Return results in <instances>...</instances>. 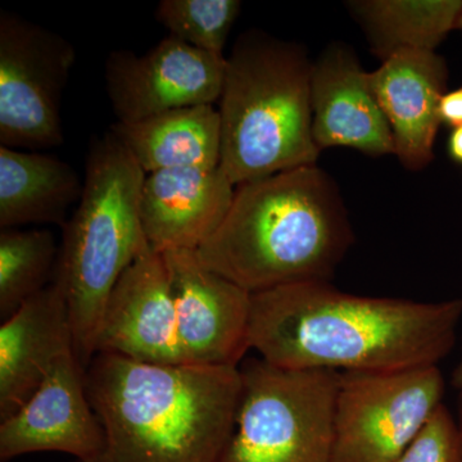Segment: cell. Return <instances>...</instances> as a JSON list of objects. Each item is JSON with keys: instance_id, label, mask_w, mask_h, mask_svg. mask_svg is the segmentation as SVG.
<instances>
[{"instance_id": "1", "label": "cell", "mask_w": 462, "mask_h": 462, "mask_svg": "<svg viewBox=\"0 0 462 462\" xmlns=\"http://www.w3.org/2000/svg\"><path fill=\"white\" fill-rule=\"evenodd\" d=\"M461 318V300L364 297L300 282L252 294L249 346L282 369L400 372L438 366Z\"/></svg>"}, {"instance_id": "2", "label": "cell", "mask_w": 462, "mask_h": 462, "mask_svg": "<svg viewBox=\"0 0 462 462\" xmlns=\"http://www.w3.org/2000/svg\"><path fill=\"white\" fill-rule=\"evenodd\" d=\"M85 388L105 433L102 451L88 462H220L242 376L236 366L97 354L85 370Z\"/></svg>"}, {"instance_id": "3", "label": "cell", "mask_w": 462, "mask_h": 462, "mask_svg": "<svg viewBox=\"0 0 462 462\" xmlns=\"http://www.w3.org/2000/svg\"><path fill=\"white\" fill-rule=\"evenodd\" d=\"M352 242L336 181L315 165L238 185L223 224L196 252L207 269L254 294L329 282Z\"/></svg>"}, {"instance_id": "4", "label": "cell", "mask_w": 462, "mask_h": 462, "mask_svg": "<svg viewBox=\"0 0 462 462\" xmlns=\"http://www.w3.org/2000/svg\"><path fill=\"white\" fill-rule=\"evenodd\" d=\"M311 71L302 47L263 32L234 44L217 111L220 167L236 187L318 162Z\"/></svg>"}, {"instance_id": "5", "label": "cell", "mask_w": 462, "mask_h": 462, "mask_svg": "<svg viewBox=\"0 0 462 462\" xmlns=\"http://www.w3.org/2000/svg\"><path fill=\"white\" fill-rule=\"evenodd\" d=\"M145 176L111 132L91 142L83 194L63 226L53 279L65 291L74 351L84 370L96 356L100 324L115 285L151 247L141 217Z\"/></svg>"}, {"instance_id": "6", "label": "cell", "mask_w": 462, "mask_h": 462, "mask_svg": "<svg viewBox=\"0 0 462 462\" xmlns=\"http://www.w3.org/2000/svg\"><path fill=\"white\" fill-rule=\"evenodd\" d=\"M233 434L220 462H331L339 373L248 358Z\"/></svg>"}, {"instance_id": "7", "label": "cell", "mask_w": 462, "mask_h": 462, "mask_svg": "<svg viewBox=\"0 0 462 462\" xmlns=\"http://www.w3.org/2000/svg\"><path fill=\"white\" fill-rule=\"evenodd\" d=\"M439 367L339 373L331 462H393L442 404Z\"/></svg>"}, {"instance_id": "8", "label": "cell", "mask_w": 462, "mask_h": 462, "mask_svg": "<svg viewBox=\"0 0 462 462\" xmlns=\"http://www.w3.org/2000/svg\"><path fill=\"white\" fill-rule=\"evenodd\" d=\"M76 51L63 36L0 11V145L42 152L65 142L60 100Z\"/></svg>"}, {"instance_id": "9", "label": "cell", "mask_w": 462, "mask_h": 462, "mask_svg": "<svg viewBox=\"0 0 462 462\" xmlns=\"http://www.w3.org/2000/svg\"><path fill=\"white\" fill-rule=\"evenodd\" d=\"M226 57L197 50L169 35L144 54L114 51L105 79L117 123L193 106L215 105L223 91Z\"/></svg>"}, {"instance_id": "10", "label": "cell", "mask_w": 462, "mask_h": 462, "mask_svg": "<svg viewBox=\"0 0 462 462\" xmlns=\"http://www.w3.org/2000/svg\"><path fill=\"white\" fill-rule=\"evenodd\" d=\"M162 254L188 363L239 367L251 349L252 293L207 269L196 251Z\"/></svg>"}, {"instance_id": "11", "label": "cell", "mask_w": 462, "mask_h": 462, "mask_svg": "<svg viewBox=\"0 0 462 462\" xmlns=\"http://www.w3.org/2000/svg\"><path fill=\"white\" fill-rule=\"evenodd\" d=\"M105 433L91 409L85 370L74 349L58 358L35 394L7 420L0 421V461L38 452H60L75 461L93 460Z\"/></svg>"}, {"instance_id": "12", "label": "cell", "mask_w": 462, "mask_h": 462, "mask_svg": "<svg viewBox=\"0 0 462 462\" xmlns=\"http://www.w3.org/2000/svg\"><path fill=\"white\" fill-rule=\"evenodd\" d=\"M97 354L157 365L189 364L185 358L165 258L148 247L121 276L108 298Z\"/></svg>"}, {"instance_id": "13", "label": "cell", "mask_w": 462, "mask_h": 462, "mask_svg": "<svg viewBox=\"0 0 462 462\" xmlns=\"http://www.w3.org/2000/svg\"><path fill=\"white\" fill-rule=\"evenodd\" d=\"M312 135L319 151L355 149L369 156L394 154L391 127L354 51L330 45L312 63Z\"/></svg>"}, {"instance_id": "14", "label": "cell", "mask_w": 462, "mask_h": 462, "mask_svg": "<svg viewBox=\"0 0 462 462\" xmlns=\"http://www.w3.org/2000/svg\"><path fill=\"white\" fill-rule=\"evenodd\" d=\"M369 80L391 127L394 154L407 170H424L433 161L440 126L438 106L448 81L445 58L437 51H397L369 72Z\"/></svg>"}, {"instance_id": "15", "label": "cell", "mask_w": 462, "mask_h": 462, "mask_svg": "<svg viewBox=\"0 0 462 462\" xmlns=\"http://www.w3.org/2000/svg\"><path fill=\"white\" fill-rule=\"evenodd\" d=\"M236 185L220 166L148 173L143 182L141 217L149 245L197 251L223 224Z\"/></svg>"}, {"instance_id": "16", "label": "cell", "mask_w": 462, "mask_h": 462, "mask_svg": "<svg viewBox=\"0 0 462 462\" xmlns=\"http://www.w3.org/2000/svg\"><path fill=\"white\" fill-rule=\"evenodd\" d=\"M69 349L74 337L65 291L53 282L0 327V421L35 394Z\"/></svg>"}, {"instance_id": "17", "label": "cell", "mask_w": 462, "mask_h": 462, "mask_svg": "<svg viewBox=\"0 0 462 462\" xmlns=\"http://www.w3.org/2000/svg\"><path fill=\"white\" fill-rule=\"evenodd\" d=\"M145 173L220 166V115L214 105L171 109L109 130Z\"/></svg>"}, {"instance_id": "18", "label": "cell", "mask_w": 462, "mask_h": 462, "mask_svg": "<svg viewBox=\"0 0 462 462\" xmlns=\"http://www.w3.org/2000/svg\"><path fill=\"white\" fill-rule=\"evenodd\" d=\"M83 188L74 167L60 158L0 145L2 230L32 224L65 226Z\"/></svg>"}, {"instance_id": "19", "label": "cell", "mask_w": 462, "mask_h": 462, "mask_svg": "<svg viewBox=\"0 0 462 462\" xmlns=\"http://www.w3.org/2000/svg\"><path fill=\"white\" fill-rule=\"evenodd\" d=\"M380 60L401 51H436L458 29L462 0H363L348 3Z\"/></svg>"}, {"instance_id": "20", "label": "cell", "mask_w": 462, "mask_h": 462, "mask_svg": "<svg viewBox=\"0 0 462 462\" xmlns=\"http://www.w3.org/2000/svg\"><path fill=\"white\" fill-rule=\"evenodd\" d=\"M58 248L47 229H3L0 233V318L7 320L56 273Z\"/></svg>"}, {"instance_id": "21", "label": "cell", "mask_w": 462, "mask_h": 462, "mask_svg": "<svg viewBox=\"0 0 462 462\" xmlns=\"http://www.w3.org/2000/svg\"><path fill=\"white\" fill-rule=\"evenodd\" d=\"M240 8L238 0H162L156 18L170 35L197 50L225 57V45Z\"/></svg>"}, {"instance_id": "22", "label": "cell", "mask_w": 462, "mask_h": 462, "mask_svg": "<svg viewBox=\"0 0 462 462\" xmlns=\"http://www.w3.org/2000/svg\"><path fill=\"white\" fill-rule=\"evenodd\" d=\"M393 462H462V430L457 419L440 404Z\"/></svg>"}, {"instance_id": "23", "label": "cell", "mask_w": 462, "mask_h": 462, "mask_svg": "<svg viewBox=\"0 0 462 462\" xmlns=\"http://www.w3.org/2000/svg\"><path fill=\"white\" fill-rule=\"evenodd\" d=\"M438 116L440 124L452 129L462 126V87L443 94L438 106Z\"/></svg>"}, {"instance_id": "24", "label": "cell", "mask_w": 462, "mask_h": 462, "mask_svg": "<svg viewBox=\"0 0 462 462\" xmlns=\"http://www.w3.org/2000/svg\"><path fill=\"white\" fill-rule=\"evenodd\" d=\"M447 153L454 162L462 166V126L452 129L447 141Z\"/></svg>"}, {"instance_id": "25", "label": "cell", "mask_w": 462, "mask_h": 462, "mask_svg": "<svg viewBox=\"0 0 462 462\" xmlns=\"http://www.w3.org/2000/svg\"><path fill=\"white\" fill-rule=\"evenodd\" d=\"M456 388L458 389V424H460V428L462 430V383L460 384H456Z\"/></svg>"}, {"instance_id": "26", "label": "cell", "mask_w": 462, "mask_h": 462, "mask_svg": "<svg viewBox=\"0 0 462 462\" xmlns=\"http://www.w3.org/2000/svg\"><path fill=\"white\" fill-rule=\"evenodd\" d=\"M457 30H460V32H462V16L460 18V23H458V29Z\"/></svg>"}]
</instances>
